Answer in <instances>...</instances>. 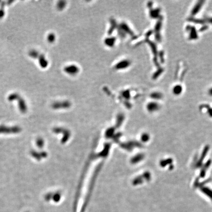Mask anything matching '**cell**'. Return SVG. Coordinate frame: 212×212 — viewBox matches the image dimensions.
Here are the masks:
<instances>
[{
    "mask_svg": "<svg viewBox=\"0 0 212 212\" xmlns=\"http://www.w3.org/2000/svg\"><path fill=\"white\" fill-rule=\"evenodd\" d=\"M64 70L68 74L74 75L77 74L78 72L79 68L75 65H70L68 66H67L64 69Z\"/></svg>",
    "mask_w": 212,
    "mask_h": 212,
    "instance_id": "1",
    "label": "cell"
},
{
    "mask_svg": "<svg viewBox=\"0 0 212 212\" xmlns=\"http://www.w3.org/2000/svg\"><path fill=\"white\" fill-rule=\"evenodd\" d=\"M64 2H64V1H63V2H60L59 3V4H58V7L59 8H60L61 6H62L61 7V9H62L64 7H65V3L64 4Z\"/></svg>",
    "mask_w": 212,
    "mask_h": 212,
    "instance_id": "2",
    "label": "cell"
},
{
    "mask_svg": "<svg viewBox=\"0 0 212 212\" xmlns=\"http://www.w3.org/2000/svg\"><path fill=\"white\" fill-rule=\"evenodd\" d=\"M203 192H205L206 193V194H207V195H208L210 198H211L212 199V193L211 192H210L209 191H208V190H204H204H203Z\"/></svg>",
    "mask_w": 212,
    "mask_h": 212,
    "instance_id": "3",
    "label": "cell"
},
{
    "mask_svg": "<svg viewBox=\"0 0 212 212\" xmlns=\"http://www.w3.org/2000/svg\"><path fill=\"white\" fill-rule=\"evenodd\" d=\"M55 38V36H54V35H53V34H51V35H50L49 36V39L50 41H51V42L55 40V39H54L55 38Z\"/></svg>",
    "mask_w": 212,
    "mask_h": 212,
    "instance_id": "4",
    "label": "cell"
}]
</instances>
